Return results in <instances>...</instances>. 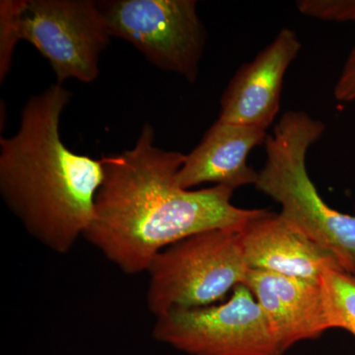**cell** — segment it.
Here are the masks:
<instances>
[{"label": "cell", "instance_id": "8fae6325", "mask_svg": "<svg viewBox=\"0 0 355 355\" xmlns=\"http://www.w3.org/2000/svg\"><path fill=\"white\" fill-rule=\"evenodd\" d=\"M266 130L217 120L193 151L186 154L178 173V183L184 190L207 183L231 190L256 184L258 172L248 164V156L263 146Z\"/></svg>", "mask_w": 355, "mask_h": 355}, {"label": "cell", "instance_id": "52a82bcc", "mask_svg": "<svg viewBox=\"0 0 355 355\" xmlns=\"http://www.w3.org/2000/svg\"><path fill=\"white\" fill-rule=\"evenodd\" d=\"M153 336L191 355H282L265 314L245 284L226 302L173 309L156 318Z\"/></svg>", "mask_w": 355, "mask_h": 355}, {"label": "cell", "instance_id": "7c38bea8", "mask_svg": "<svg viewBox=\"0 0 355 355\" xmlns=\"http://www.w3.org/2000/svg\"><path fill=\"white\" fill-rule=\"evenodd\" d=\"M320 284L331 329H343L355 338V277L327 268Z\"/></svg>", "mask_w": 355, "mask_h": 355}, {"label": "cell", "instance_id": "6da1fadb", "mask_svg": "<svg viewBox=\"0 0 355 355\" xmlns=\"http://www.w3.org/2000/svg\"><path fill=\"white\" fill-rule=\"evenodd\" d=\"M155 140L147 123L132 149L102 156L104 180L84 234L127 275L147 272L162 250L198 233L241 230L263 210L235 207L227 187L184 190L178 173L186 154L164 150Z\"/></svg>", "mask_w": 355, "mask_h": 355}, {"label": "cell", "instance_id": "30bf717a", "mask_svg": "<svg viewBox=\"0 0 355 355\" xmlns=\"http://www.w3.org/2000/svg\"><path fill=\"white\" fill-rule=\"evenodd\" d=\"M250 270L320 282L324 268L342 270L331 252L291 226L279 214L263 209L240 230Z\"/></svg>", "mask_w": 355, "mask_h": 355}, {"label": "cell", "instance_id": "9c48e42d", "mask_svg": "<svg viewBox=\"0 0 355 355\" xmlns=\"http://www.w3.org/2000/svg\"><path fill=\"white\" fill-rule=\"evenodd\" d=\"M244 284L261 306L282 354L331 330L320 282L249 270Z\"/></svg>", "mask_w": 355, "mask_h": 355}, {"label": "cell", "instance_id": "8992f818", "mask_svg": "<svg viewBox=\"0 0 355 355\" xmlns=\"http://www.w3.org/2000/svg\"><path fill=\"white\" fill-rule=\"evenodd\" d=\"M20 26L22 41L50 62L58 84L92 83L99 76L100 57L112 35L97 1L26 0Z\"/></svg>", "mask_w": 355, "mask_h": 355}, {"label": "cell", "instance_id": "277c9868", "mask_svg": "<svg viewBox=\"0 0 355 355\" xmlns=\"http://www.w3.org/2000/svg\"><path fill=\"white\" fill-rule=\"evenodd\" d=\"M240 230L205 231L165 248L149 273L147 307L156 318L173 309L216 304L246 282Z\"/></svg>", "mask_w": 355, "mask_h": 355}, {"label": "cell", "instance_id": "ba28073f", "mask_svg": "<svg viewBox=\"0 0 355 355\" xmlns=\"http://www.w3.org/2000/svg\"><path fill=\"white\" fill-rule=\"evenodd\" d=\"M301 49L297 34L282 28L272 43L232 77L221 97L219 120L268 130L279 113L287 69Z\"/></svg>", "mask_w": 355, "mask_h": 355}, {"label": "cell", "instance_id": "7a4b0ae2", "mask_svg": "<svg viewBox=\"0 0 355 355\" xmlns=\"http://www.w3.org/2000/svg\"><path fill=\"white\" fill-rule=\"evenodd\" d=\"M70 98L58 83L33 96L17 132L0 139L1 197L26 231L58 254L84 237L104 180L101 159L74 153L60 137Z\"/></svg>", "mask_w": 355, "mask_h": 355}, {"label": "cell", "instance_id": "9a60e30c", "mask_svg": "<svg viewBox=\"0 0 355 355\" xmlns=\"http://www.w3.org/2000/svg\"><path fill=\"white\" fill-rule=\"evenodd\" d=\"M334 95L340 102L355 101V46L350 51L336 80Z\"/></svg>", "mask_w": 355, "mask_h": 355}, {"label": "cell", "instance_id": "3957f363", "mask_svg": "<svg viewBox=\"0 0 355 355\" xmlns=\"http://www.w3.org/2000/svg\"><path fill=\"white\" fill-rule=\"evenodd\" d=\"M326 125L303 111H287L268 135L265 164L257 190L282 207L280 216L336 257L343 272L355 277V216L331 209L313 183L306 158Z\"/></svg>", "mask_w": 355, "mask_h": 355}, {"label": "cell", "instance_id": "5bb4252c", "mask_svg": "<svg viewBox=\"0 0 355 355\" xmlns=\"http://www.w3.org/2000/svg\"><path fill=\"white\" fill-rule=\"evenodd\" d=\"M296 7L299 12L315 19L355 23V0H299Z\"/></svg>", "mask_w": 355, "mask_h": 355}, {"label": "cell", "instance_id": "4fadbf2b", "mask_svg": "<svg viewBox=\"0 0 355 355\" xmlns=\"http://www.w3.org/2000/svg\"><path fill=\"white\" fill-rule=\"evenodd\" d=\"M26 0L0 1V83L6 80L11 65L16 44L21 38L20 16Z\"/></svg>", "mask_w": 355, "mask_h": 355}, {"label": "cell", "instance_id": "5b68a950", "mask_svg": "<svg viewBox=\"0 0 355 355\" xmlns=\"http://www.w3.org/2000/svg\"><path fill=\"white\" fill-rule=\"evenodd\" d=\"M112 37L132 44L165 71L197 81L207 32L195 0L97 1Z\"/></svg>", "mask_w": 355, "mask_h": 355}]
</instances>
